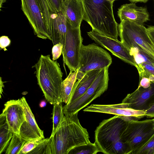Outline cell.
Masks as SVG:
<instances>
[{"label": "cell", "instance_id": "cell-14", "mask_svg": "<svg viewBox=\"0 0 154 154\" xmlns=\"http://www.w3.org/2000/svg\"><path fill=\"white\" fill-rule=\"evenodd\" d=\"M2 114L5 116L9 127L13 134L20 135V127L26 119L21 99L12 100L7 101L4 104Z\"/></svg>", "mask_w": 154, "mask_h": 154}, {"label": "cell", "instance_id": "cell-4", "mask_svg": "<svg viewBox=\"0 0 154 154\" xmlns=\"http://www.w3.org/2000/svg\"><path fill=\"white\" fill-rule=\"evenodd\" d=\"M126 123L121 116L115 115L100 123L95 131V142L100 152L126 154V146L121 138Z\"/></svg>", "mask_w": 154, "mask_h": 154}, {"label": "cell", "instance_id": "cell-28", "mask_svg": "<svg viewBox=\"0 0 154 154\" xmlns=\"http://www.w3.org/2000/svg\"><path fill=\"white\" fill-rule=\"evenodd\" d=\"M132 154H154V133L144 144L134 151Z\"/></svg>", "mask_w": 154, "mask_h": 154}, {"label": "cell", "instance_id": "cell-7", "mask_svg": "<svg viewBox=\"0 0 154 154\" xmlns=\"http://www.w3.org/2000/svg\"><path fill=\"white\" fill-rule=\"evenodd\" d=\"M112 62L110 55L102 48L94 43L87 45L82 44L80 53L77 80L81 79L88 71L109 67Z\"/></svg>", "mask_w": 154, "mask_h": 154}, {"label": "cell", "instance_id": "cell-34", "mask_svg": "<svg viewBox=\"0 0 154 154\" xmlns=\"http://www.w3.org/2000/svg\"><path fill=\"white\" fill-rule=\"evenodd\" d=\"M145 111V116L148 118L154 117V103Z\"/></svg>", "mask_w": 154, "mask_h": 154}, {"label": "cell", "instance_id": "cell-12", "mask_svg": "<svg viewBox=\"0 0 154 154\" xmlns=\"http://www.w3.org/2000/svg\"><path fill=\"white\" fill-rule=\"evenodd\" d=\"M83 111L119 116L126 122L138 120L145 116V111L126 107L122 103L110 105L92 104L85 109Z\"/></svg>", "mask_w": 154, "mask_h": 154}, {"label": "cell", "instance_id": "cell-22", "mask_svg": "<svg viewBox=\"0 0 154 154\" xmlns=\"http://www.w3.org/2000/svg\"><path fill=\"white\" fill-rule=\"evenodd\" d=\"M62 103L53 105L52 112L53 128L51 136L54 135L63 120L65 115L63 111Z\"/></svg>", "mask_w": 154, "mask_h": 154}, {"label": "cell", "instance_id": "cell-24", "mask_svg": "<svg viewBox=\"0 0 154 154\" xmlns=\"http://www.w3.org/2000/svg\"><path fill=\"white\" fill-rule=\"evenodd\" d=\"M100 152L97 144L90 141L86 144L75 147L71 149L68 154H96Z\"/></svg>", "mask_w": 154, "mask_h": 154}, {"label": "cell", "instance_id": "cell-11", "mask_svg": "<svg viewBox=\"0 0 154 154\" xmlns=\"http://www.w3.org/2000/svg\"><path fill=\"white\" fill-rule=\"evenodd\" d=\"M88 36L96 43L110 52L113 55L124 62L136 67V64L129 51L122 42L99 34L93 30L87 32Z\"/></svg>", "mask_w": 154, "mask_h": 154}, {"label": "cell", "instance_id": "cell-26", "mask_svg": "<svg viewBox=\"0 0 154 154\" xmlns=\"http://www.w3.org/2000/svg\"><path fill=\"white\" fill-rule=\"evenodd\" d=\"M51 141L50 137L43 139L40 143L28 154H51Z\"/></svg>", "mask_w": 154, "mask_h": 154}, {"label": "cell", "instance_id": "cell-37", "mask_svg": "<svg viewBox=\"0 0 154 154\" xmlns=\"http://www.w3.org/2000/svg\"><path fill=\"white\" fill-rule=\"evenodd\" d=\"M46 103L45 101L43 100L41 101L39 104V106L41 107H43L46 106Z\"/></svg>", "mask_w": 154, "mask_h": 154}, {"label": "cell", "instance_id": "cell-38", "mask_svg": "<svg viewBox=\"0 0 154 154\" xmlns=\"http://www.w3.org/2000/svg\"><path fill=\"white\" fill-rule=\"evenodd\" d=\"M1 85H0V97L1 98V94H2V92H3V89L2 88L3 86V84L2 82H1Z\"/></svg>", "mask_w": 154, "mask_h": 154}, {"label": "cell", "instance_id": "cell-33", "mask_svg": "<svg viewBox=\"0 0 154 154\" xmlns=\"http://www.w3.org/2000/svg\"><path fill=\"white\" fill-rule=\"evenodd\" d=\"M152 83L149 79L146 77H142L139 78V83L138 88L142 87L143 88H147L149 87Z\"/></svg>", "mask_w": 154, "mask_h": 154}, {"label": "cell", "instance_id": "cell-31", "mask_svg": "<svg viewBox=\"0 0 154 154\" xmlns=\"http://www.w3.org/2000/svg\"><path fill=\"white\" fill-rule=\"evenodd\" d=\"M63 45L61 43L54 45L52 49V59L53 60L58 59L62 53Z\"/></svg>", "mask_w": 154, "mask_h": 154}, {"label": "cell", "instance_id": "cell-17", "mask_svg": "<svg viewBox=\"0 0 154 154\" xmlns=\"http://www.w3.org/2000/svg\"><path fill=\"white\" fill-rule=\"evenodd\" d=\"M61 11L72 27H80L84 14L81 0H63Z\"/></svg>", "mask_w": 154, "mask_h": 154}, {"label": "cell", "instance_id": "cell-1", "mask_svg": "<svg viewBox=\"0 0 154 154\" xmlns=\"http://www.w3.org/2000/svg\"><path fill=\"white\" fill-rule=\"evenodd\" d=\"M84 12L83 20L92 30L101 35L118 39L119 24L115 20L113 2L106 0H81Z\"/></svg>", "mask_w": 154, "mask_h": 154}, {"label": "cell", "instance_id": "cell-27", "mask_svg": "<svg viewBox=\"0 0 154 154\" xmlns=\"http://www.w3.org/2000/svg\"><path fill=\"white\" fill-rule=\"evenodd\" d=\"M139 73V78L144 77L149 79L154 76V66L143 62L137 64L135 67Z\"/></svg>", "mask_w": 154, "mask_h": 154}, {"label": "cell", "instance_id": "cell-41", "mask_svg": "<svg viewBox=\"0 0 154 154\" xmlns=\"http://www.w3.org/2000/svg\"><path fill=\"white\" fill-rule=\"evenodd\" d=\"M153 128L154 129V119H153Z\"/></svg>", "mask_w": 154, "mask_h": 154}, {"label": "cell", "instance_id": "cell-39", "mask_svg": "<svg viewBox=\"0 0 154 154\" xmlns=\"http://www.w3.org/2000/svg\"><path fill=\"white\" fill-rule=\"evenodd\" d=\"M7 0H0V8L1 10V8L3 4Z\"/></svg>", "mask_w": 154, "mask_h": 154}, {"label": "cell", "instance_id": "cell-9", "mask_svg": "<svg viewBox=\"0 0 154 154\" xmlns=\"http://www.w3.org/2000/svg\"><path fill=\"white\" fill-rule=\"evenodd\" d=\"M109 67L102 69L87 90L72 103L63 106L65 115L78 113L107 89L109 80Z\"/></svg>", "mask_w": 154, "mask_h": 154}, {"label": "cell", "instance_id": "cell-18", "mask_svg": "<svg viewBox=\"0 0 154 154\" xmlns=\"http://www.w3.org/2000/svg\"><path fill=\"white\" fill-rule=\"evenodd\" d=\"M52 42L54 45L60 43L64 45L67 30V21L60 11L51 15Z\"/></svg>", "mask_w": 154, "mask_h": 154}, {"label": "cell", "instance_id": "cell-25", "mask_svg": "<svg viewBox=\"0 0 154 154\" xmlns=\"http://www.w3.org/2000/svg\"><path fill=\"white\" fill-rule=\"evenodd\" d=\"M26 141L20 135L14 134L6 149L5 154H18Z\"/></svg>", "mask_w": 154, "mask_h": 154}, {"label": "cell", "instance_id": "cell-29", "mask_svg": "<svg viewBox=\"0 0 154 154\" xmlns=\"http://www.w3.org/2000/svg\"><path fill=\"white\" fill-rule=\"evenodd\" d=\"M42 140L26 141L18 154H28L40 143Z\"/></svg>", "mask_w": 154, "mask_h": 154}, {"label": "cell", "instance_id": "cell-40", "mask_svg": "<svg viewBox=\"0 0 154 154\" xmlns=\"http://www.w3.org/2000/svg\"><path fill=\"white\" fill-rule=\"evenodd\" d=\"M106 0L107 1H109V2H111L113 3L114 1H116V0Z\"/></svg>", "mask_w": 154, "mask_h": 154}, {"label": "cell", "instance_id": "cell-10", "mask_svg": "<svg viewBox=\"0 0 154 154\" xmlns=\"http://www.w3.org/2000/svg\"><path fill=\"white\" fill-rule=\"evenodd\" d=\"M82 41L80 27L74 28L67 21V30L62 54L63 61L70 71L74 72L78 69Z\"/></svg>", "mask_w": 154, "mask_h": 154}, {"label": "cell", "instance_id": "cell-5", "mask_svg": "<svg viewBox=\"0 0 154 154\" xmlns=\"http://www.w3.org/2000/svg\"><path fill=\"white\" fill-rule=\"evenodd\" d=\"M21 9L38 37L52 40V13L46 0H21Z\"/></svg>", "mask_w": 154, "mask_h": 154}, {"label": "cell", "instance_id": "cell-3", "mask_svg": "<svg viewBox=\"0 0 154 154\" xmlns=\"http://www.w3.org/2000/svg\"><path fill=\"white\" fill-rule=\"evenodd\" d=\"M32 68L35 69L38 84L47 101L52 105L63 103L60 90L63 73L57 61L51 59L50 55L42 54Z\"/></svg>", "mask_w": 154, "mask_h": 154}, {"label": "cell", "instance_id": "cell-23", "mask_svg": "<svg viewBox=\"0 0 154 154\" xmlns=\"http://www.w3.org/2000/svg\"><path fill=\"white\" fill-rule=\"evenodd\" d=\"M129 51L136 65L144 62L154 66V58L146 52L137 48H131Z\"/></svg>", "mask_w": 154, "mask_h": 154}, {"label": "cell", "instance_id": "cell-20", "mask_svg": "<svg viewBox=\"0 0 154 154\" xmlns=\"http://www.w3.org/2000/svg\"><path fill=\"white\" fill-rule=\"evenodd\" d=\"M13 133L9 128L5 115H0V154L6 149Z\"/></svg>", "mask_w": 154, "mask_h": 154}, {"label": "cell", "instance_id": "cell-6", "mask_svg": "<svg viewBox=\"0 0 154 154\" xmlns=\"http://www.w3.org/2000/svg\"><path fill=\"white\" fill-rule=\"evenodd\" d=\"M118 29L121 41L129 51L137 48L154 58V45L143 25L123 20Z\"/></svg>", "mask_w": 154, "mask_h": 154}, {"label": "cell", "instance_id": "cell-36", "mask_svg": "<svg viewBox=\"0 0 154 154\" xmlns=\"http://www.w3.org/2000/svg\"><path fill=\"white\" fill-rule=\"evenodd\" d=\"M130 1L131 2H143L146 3L149 0H128Z\"/></svg>", "mask_w": 154, "mask_h": 154}, {"label": "cell", "instance_id": "cell-13", "mask_svg": "<svg viewBox=\"0 0 154 154\" xmlns=\"http://www.w3.org/2000/svg\"><path fill=\"white\" fill-rule=\"evenodd\" d=\"M126 107L145 111L154 103V83L147 88H138L128 94L122 102Z\"/></svg>", "mask_w": 154, "mask_h": 154}, {"label": "cell", "instance_id": "cell-16", "mask_svg": "<svg viewBox=\"0 0 154 154\" xmlns=\"http://www.w3.org/2000/svg\"><path fill=\"white\" fill-rule=\"evenodd\" d=\"M117 14L120 21L128 20L142 25L149 20L146 8L138 6L134 2L122 5L118 9Z\"/></svg>", "mask_w": 154, "mask_h": 154}, {"label": "cell", "instance_id": "cell-35", "mask_svg": "<svg viewBox=\"0 0 154 154\" xmlns=\"http://www.w3.org/2000/svg\"><path fill=\"white\" fill-rule=\"evenodd\" d=\"M147 29L149 37L154 45V26H149Z\"/></svg>", "mask_w": 154, "mask_h": 154}, {"label": "cell", "instance_id": "cell-2", "mask_svg": "<svg viewBox=\"0 0 154 154\" xmlns=\"http://www.w3.org/2000/svg\"><path fill=\"white\" fill-rule=\"evenodd\" d=\"M78 114L65 115L58 129L50 137L51 154H68L73 148L90 142L88 133L81 125Z\"/></svg>", "mask_w": 154, "mask_h": 154}, {"label": "cell", "instance_id": "cell-19", "mask_svg": "<svg viewBox=\"0 0 154 154\" xmlns=\"http://www.w3.org/2000/svg\"><path fill=\"white\" fill-rule=\"evenodd\" d=\"M102 69L90 71L87 72L83 78L76 81L73 87L66 105L69 104L82 95L92 85Z\"/></svg>", "mask_w": 154, "mask_h": 154}, {"label": "cell", "instance_id": "cell-15", "mask_svg": "<svg viewBox=\"0 0 154 154\" xmlns=\"http://www.w3.org/2000/svg\"><path fill=\"white\" fill-rule=\"evenodd\" d=\"M20 99L24 107L26 118L20 129V137L26 141L41 140L45 138L43 131L37 125L25 97H23Z\"/></svg>", "mask_w": 154, "mask_h": 154}, {"label": "cell", "instance_id": "cell-30", "mask_svg": "<svg viewBox=\"0 0 154 154\" xmlns=\"http://www.w3.org/2000/svg\"><path fill=\"white\" fill-rule=\"evenodd\" d=\"M52 12L58 13L61 11L63 0H46Z\"/></svg>", "mask_w": 154, "mask_h": 154}, {"label": "cell", "instance_id": "cell-42", "mask_svg": "<svg viewBox=\"0 0 154 154\" xmlns=\"http://www.w3.org/2000/svg\"></svg>", "mask_w": 154, "mask_h": 154}, {"label": "cell", "instance_id": "cell-21", "mask_svg": "<svg viewBox=\"0 0 154 154\" xmlns=\"http://www.w3.org/2000/svg\"><path fill=\"white\" fill-rule=\"evenodd\" d=\"M78 69L74 72L70 71L67 77L63 80L61 85L60 95L62 102L66 104L77 80Z\"/></svg>", "mask_w": 154, "mask_h": 154}, {"label": "cell", "instance_id": "cell-8", "mask_svg": "<svg viewBox=\"0 0 154 154\" xmlns=\"http://www.w3.org/2000/svg\"><path fill=\"white\" fill-rule=\"evenodd\" d=\"M153 123V119L127 122L121 136L126 146V154H132L152 135L154 133Z\"/></svg>", "mask_w": 154, "mask_h": 154}, {"label": "cell", "instance_id": "cell-32", "mask_svg": "<svg viewBox=\"0 0 154 154\" xmlns=\"http://www.w3.org/2000/svg\"><path fill=\"white\" fill-rule=\"evenodd\" d=\"M11 43V41L8 36H2L0 37V48L1 49H3L5 51L6 48L9 46Z\"/></svg>", "mask_w": 154, "mask_h": 154}]
</instances>
